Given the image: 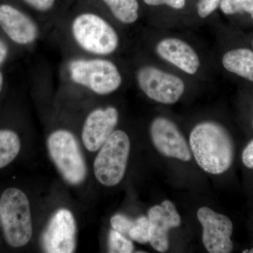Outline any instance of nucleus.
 Masks as SVG:
<instances>
[{
    "mask_svg": "<svg viewBox=\"0 0 253 253\" xmlns=\"http://www.w3.org/2000/svg\"><path fill=\"white\" fill-rule=\"evenodd\" d=\"M189 144L195 161L205 172L219 175L232 166L234 141L220 123L208 121L196 125L190 133Z\"/></svg>",
    "mask_w": 253,
    "mask_h": 253,
    "instance_id": "obj_1",
    "label": "nucleus"
},
{
    "mask_svg": "<svg viewBox=\"0 0 253 253\" xmlns=\"http://www.w3.org/2000/svg\"><path fill=\"white\" fill-rule=\"evenodd\" d=\"M0 219L6 242L11 247L26 246L33 235L27 196L17 188L5 190L0 199Z\"/></svg>",
    "mask_w": 253,
    "mask_h": 253,
    "instance_id": "obj_2",
    "label": "nucleus"
},
{
    "mask_svg": "<svg viewBox=\"0 0 253 253\" xmlns=\"http://www.w3.org/2000/svg\"><path fill=\"white\" fill-rule=\"evenodd\" d=\"M71 31L80 47L90 54L106 56L113 54L119 46L117 32L96 14L79 15L73 21Z\"/></svg>",
    "mask_w": 253,
    "mask_h": 253,
    "instance_id": "obj_3",
    "label": "nucleus"
},
{
    "mask_svg": "<svg viewBox=\"0 0 253 253\" xmlns=\"http://www.w3.org/2000/svg\"><path fill=\"white\" fill-rule=\"evenodd\" d=\"M129 152L130 141L127 134L123 130L113 131L94 160V174L100 184L111 187L122 181Z\"/></svg>",
    "mask_w": 253,
    "mask_h": 253,
    "instance_id": "obj_4",
    "label": "nucleus"
},
{
    "mask_svg": "<svg viewBox=\"0 0 253 253\" xmlns=\"http://www.w3.org/2000/svg\"><path fill=\"white\" fill-rule=\"evenodd\" d=\"M69 73L75 83L99 95L114 92L123 82L117 66L106 59L73 60L69 63Z\"/></svg>",
    "mask_w": 253,
    "mask_h": 253,
    "instance_id": "obj_5",
    "label": "nucleus"
},
{
    "mask_svg": "<svg viewBox=\"0 0 253 253\" xmlns=\"http://www.w3.org/2000/svg\"><path fill=\"white\" fill-rule=\"evenodd\" d=\"M47 146L51 159L68 183L78 185L85 179V161L77 139L71 131L59 129L51 133Z\"/></svg>",
    "mask_w": 253,
    "mask_h": 253,
    "instance_id": "obj_6",
    "label": "nucleus"
},
{
    "mask_svg": "<svg viewBox=\"0 0 253 253\" xmlns=\"http://www.w3.org/2000/svg\"><path fill=\"white\" fill-rule=\"evenodd\" d=\"M136 80L141 91L160 104H175L185 91V84L180 78L154 66L139 68Z\"/></svg>",
    "mask_w": 253,
    "mask_h": 253,
    "instance_id": "obj_7",
    "label": "nucleus"
},
{
    "mask_svg": "<svg viewBox=\"0 0 253 253\" xmlns=\"http://www.w3.org/2000/svg\"><path fill=\"white\" fill-rule=\"evenodd\" d=\"M203 228L202 241L210 253H230L234 249L231 240L234 226L227 216L204 206L197 211Z\"/></svg>",
    "mask_w": 253,
    "mask_h": 253,
    "instance_id": "obj_8",
    "label": "nucleus"
},
{
    "mask_svg": "<svg viewBox=\"0 0 253 253\" xmlns=\"http://www.w3.org/2000/svg\"><path fill=\"white\" fill-rule=\"evenodd\" d=\"M151 141L156 150L166 157L183 162L191 159V151L177 126L166 117L155 118L150 126Z\"/></svg>",
    "mask_w": 253,
    "mask_h": 253,
    "instance_id": "obj_9",
    "label": "nucleus"
},
{
    "mask_svg": "<svg viewBox=\"0 0 253 253\" xmlns=\"http://www.w3.org/2000/svg\"><path fill=\"white\" fill-rule=\"evenodd\" d=\"M77 226L73 214L67 209L57 211L43 234V248L46 253H72L76 248Z\"/></svg>",
    "mask_w": 253,
    "mask_h": 253,
    "instance_id": "obj_10",
    "label": "nucleus"
},
{
    "mask_svg": "<svg viewBox=\"0 0 253 253\" xmlns=\"http://www.w3.org/2000/svg\"><path fill=\"white\" fill-rule=\"evenodd\" d=\"M148 219L150 245L157 252L166 253L169 246V231L181 225L180 214L172 201L166 200L150 208Z\"/></svg>",
    "mask_w": 253,
    "mask_h": 253,
    "instance_id": "obj_11",
    "label": "nucleus"
},
{
    "mask_svg": "<svg viewBox=\"0 0 253 253\" xmlns=\"http://www.w3.org/2000/svg\"><path fill=\"white\" fill-rule=\"evenodd\" d=\"M118 120V111L112 106L91 111L86 118L82 131V139L86 149L91 152L101 149L115 131Z\"/></svg>",
    "mask_w": 253,
    "mask_h": 253,
    "instance_id": "obj_12",
    "label": "nucleus"
},
{
    "mask_svg": "<svg viewBox=\"0 0 253 253\" xmlns=\"http://www.w3.org/2000/svg\"><path fill=\"white\" fill-rule=\"evenodd\" d=\"M0 26L11 41L21 45L34 42L39 34L36 23L29 16L8 4L0 6Z\"/></svg>",
    "mask_w": 253,
    "mask_h": 253,
    "instance_id": "obj_13",
    "label": "nucleus"
},
{
    "mask_svg": "<svg viewBox=\"0 0 253 253\" xmlns=\"http://www.w3.org/2000/svg\"><path fill=\"white\" fill-rule=\"evenodd\" d=\"M156 50L161 59L183 72L194 75L199 71L201 66L199 55L192 46L182 40L165 38L158 43Z\"/></svg>",
    "mask_w": 253,
    "mask_h": 253,
    "instance_id": "obj_14",
    "label": "nucleus"
},
{
    "mask_svg": "<svg viewBox=\"0 0 253 253\" xmlns=\"http://www.w3.org/2000/svg\"><path fill=\"white\" fill-rule=\"evenodd\" d=\"M221 64L228 72L253 83V49L251 45L228 50L223 55Z\"/></svg>",
    "mask_w": 253,
    "mask_h": 253,
    "instance_id": "obj_15",
    "label": "nucleus"
},
{
    "mask_svg": "<svg viewBox=\"0 0 253 253\" xmlns=\"http://www.w3.org/2000/svg\"><path fill=\"white\" fill-rule=\"evenodd\" d=\"M20 149L21 141L18 134L9 129H0V169L12 162Z\"/></svg>",
    "mask_w": 253,
    "mask_h": 253,
    "instance_id": "obj_16",
    "label": "nucleus"
},
{
    "mask_svg": "<svg viewBox=\"0 0 253 253\" xmlns=\"http://www.w3.org/2000/svg\"><path fill=\"white\" fill-rule=\"evenodd\" d=\"M118 21L125 24L136 22L139 18L137 0H103Z\"/></svg>",
    "mask_w": 253,
    "mask_h": 253,
    "instance_id": "obj_17",
    "label": "nucleus"
},
{
    "mask_svg": "<svg viewBox=\"0 0 253 253\" xmlns=\"http://www.w3.org/2000/svg\"><path fill=\"white\" fill-rule=\"evenodd\" d=\"M219 7L225 15H249L253 20V0H221Z\"/></svg>",
    "mask_w": 253,
    "mask_h": 253,
    "instance_id": "obj_18",
    "label": "nucleus"
},
{
    "mask_svg": "<svg viewBox=\"0 0 253 253\" xmlns=\"http://www.w3.org/2000/svg\"><path fill=\"white\" fill-rule=\"evenodd\" d=\"M128 236L139 244H146L149 241V221L148 217L141 216L134 221Z\"/></svg>",
    "mask_w": 253,
    "mask_h": 253,
    "instance_id": "obj_19",
    "label": "nucleus"
},
{
    "mask_svg": "<svg viewBox=\"0 0 253 253\" xmlns=\"http://www.w3.org/2000/svg\"><path fill=\"white\" fill-rule=\"evenodd\" d=\"M109 248V253H130L134 251L131 241L114 229L110 231Z\"/></svg>",
    "mask_w": 253,
    "mask_h": 253,
    "instance_id": "obj_20",
    "label": "nucleus"
},
{
    "mask_svg": "<svg viewBox=\"0 0 253 253\" xmlns=\"http://www.w3.org/2000/svg\"><path fill=\"white\" fill-rule=\"evenodd\" d=\"M134 220L121 214H115L111 219V225L113 229L118 231L124 236H128Z\"/></svg>",
    "mask_w": 253,
    "mask_h": 253,
    "instance_id": "obj_21",
    "label": "nucleus"
},
{
    "mask_svg": "<svg viewBox=\"0 0 253 253\" xmlns=\"http://www.w3.org/2000/svg\"><path fill=\"white\" fill-rule=\"evenodd\" d=\"M221 0H199L197 4L198 14L206 18L215 11L220 4Z\"/></svg>",
    "mask_w": 253,
    "mask_h": 253,
    "instance_id": "obj_22",
    "label": "nucleus"
},
{
    "mask_svg": "<svg viewBox=\"0 0 253 253\" xmlns=\"http://www.w3.org/2000/svg\"><path fill=\"white\" fill-rule=\"evenodd\" d=\"M146 4L149 6H161L167 5L174 9H181L186 4V0H144Z\"/></svg>",
    "mask_w": 253,
    "mask_h": 253,
    "instance_id": "obj_23",
    "label": "nucleus"
},
{
    "mask_svg": "<svg viewBox=\"0 0 253 253\" xmlns=\"http://www.w3.org/2000/svg\"><path fill=\"white\" fill-rule=\"evenodd\" d=\"M35 9L41 11H46L54 6L55 0H23Z\"/></svg>",
    "mask_w": 253,
    "mask_h": 253,
    "instance_id": "obj_24",
    "label": "nucleus"
},
{
    "mask_svg": "<svg viewBox=\"0 0 253 253\" xmlns=\"http://www.w3.org/2000/svg\"><path fill=\"white\" fill-rule=\"evenodd\" d=\"M243 164L249 169H253V139L246 145L241 155Z\"/></svg>",
    "mask_w": 253,
    "mask_h": 253,
    "instance_id": "obj_25",
    "label": "nucleus"
},
{
    "mask_svg": "<svg viewBox=\"0 0 253 253\" xmlns=\"http://www.w3.org/2000/svg\"><path fill=\"white\" fill-rule=\"evenodd\" d=\"M8 46L4 41L0 39V66L4 62L8 55Z\"/></svg>",
    "mask_w": 253,
    "mask_h": 253,
    "instance_id": "obj_26",
    "label": "nucleus"
},
{
    "mask_svg": "<svg viewBox=\"0 0 253 253\" xmlns=\"http://www.w3.org/2000/svg\"><path fill=\"white\" fill-rule=\"evenodd\" d=\"M3 84H4V78H3L2 73L0 71V92L2 89Z\"/></svg>",
    "mask_w": 253,
    "mask_h": 253,
    "instance_id": "obj_27",
    "label": "nucleus"
},
{
    "mask_svg": "<svg viewBox=\"0 0 253 253\" xmlns=\"http://www.w3.org/2000/svg\"><path fill=\"white\" fill-rule=\"evenodd\" d=\"M244 253H253V248L252 249L249 250H245V251H243Z\"/></svg>",
    "mask_w": 253,
    "mask_h": 253,
    "instance_id": "obj_28",
    "label": "nucleus"
},
{
    "mask_svg": "<svg viewBox=\"0 0 253 253\" xmlns=\"http://www.w3.org/2000/svg\"><path fill=\"white\" fill-rule=\"evenodd\" d=\"M250 45H251V47L253 49V37L251 38V41H250Z\"/></svg>",
    "mask_w": 253,
    "mask_h": 253,
    "instance_id": "obj_29",
    "label": "nucleus"
},
{
    "mask_svg": "<svg viewBox=\"0 0 253 253\" xmlns=\"http://www.w3.org/2000/svg\"></svg>",
    "mask_w": 253,
    "mask_h": 253,
    "instance_id": "obj_30",
    "label": "nucleus"
}]
</instances>
